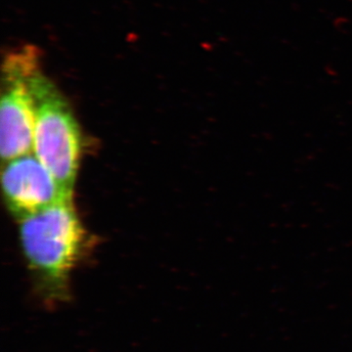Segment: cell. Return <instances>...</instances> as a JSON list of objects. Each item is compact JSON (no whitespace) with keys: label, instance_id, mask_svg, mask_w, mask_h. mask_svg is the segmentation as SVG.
Instances as JSON below:
<instances>
[{"label":"cell","instance_id":"3957f363","mask_svg":"<svg viewBox=\"0 0 352 352\" xmlns=\"http://www.w3.org/2000/svg\"><path fill=\"white\" fill-rule=\"evenodd\" d=\"M39 69V51L32 45L8 53L2 64L0 153L3 162L34 151V107L31 82Z\"/></svg>","mask_w":352,"mask_h":352},{"label":"cell","instance_id":"277c9868","mask_svg":"<svg viewBox=\"0 0 352 352\" xmlns=\"http://www.w3.org/2000/svg\"><path fill=\"white\" fill-rule=\"evenodd\" d=\"M1 183L9 210L19 220L73 199L64 194L54 176L32 153L4 162Z\"/></svg>","mask_w":352,"mask_h":352},{"label":"cell","instance_id":"7a4b0ae2","mask_svg":"<svg viewBox=\"0 0 352 352\" xmlns=\"http://www.w3.org/2000/svg\"><path fill=\"white\" fill-rule=\"evenodd\" d=\"M31 88L34 155L54 176L64 194L73 197L82 150L78 122L64 95L41 69L32 76Z\"/></svg>","mask_w":352,"mask_h":352},{"label":"cell","instance_id":"6da1fadb","mask_svg":"<svg viewBox=\"0 0 352 352\" xmlns=\"http://www.w3.org/2000/svg\"><path fill=\"white\" fill-rule=\"evenodd\" d=\"M19 222L21 245L39 300L47 308L68 302L71 274L85 238L73 199L58 201Z\"/></svg>","mask_w":352,"mask_h":352}]
</instances>
